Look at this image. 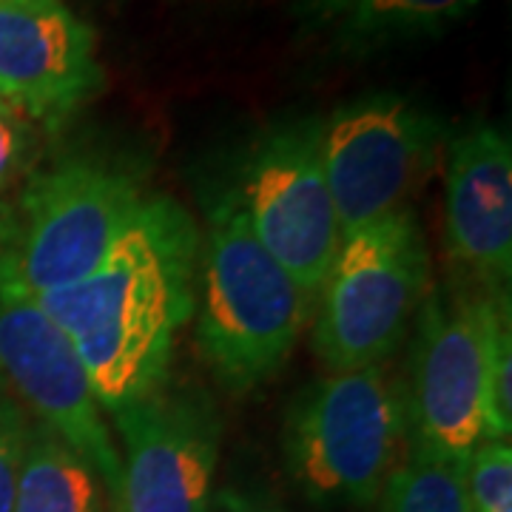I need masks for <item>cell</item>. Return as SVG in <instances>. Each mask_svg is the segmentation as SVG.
Returning a JSON list of instances; mask_svg holds the SVG:
<instances>
[{
	"instance_id": "3957f363",
	"label": "cell",
	"mask_w": 512,
	"mask_h": 512,
	"mask_svg": "<svg viewBox=\"0 0 512 512\" xmlns=\"http://www.w3.org/2000/svg\"><path fill=\"white\" fill-rule=\"evenodd\" d=\"M407 447L404 387L382 365L328 370L305 384L285 413V470L316 510L376 504Z\"/></svg>"
},
{
	"instance_id": "277c9868",
	"label": "cell",
	"mask_w": 512,
	"mask_h": 512,
	"mask_svg": "<svg viewBox=\"0 0 512 512\" xmlns=\"http://www.w3.org/2000/svg\"><path fill=\"white\" fill-rule=\"evenodd\" d=\"M430 279L416 211L402 208L348 234L313 299V353L330 373L379 367L410 336Z\"/></svg>"
},
{
	"instance_id": "4fadbf2b",
	"label": "cell",
	"mask_w": 512,
	"mask_h": 512,
	"mask_svg": "<svg viewBox=\"0 0 512 512\" xmlns=\"http://www.w3.org/2000/svg\"><path fill=\"white\" fill-rule=\"evenodd\" d=\"M481 0H302V12L342 49H373L433 35L473 12Z\"/></svg>"
},
{
	"instance_id": "9a60e30c",
	"label": "cell",
	"mask_w": 512,
	"mask_h": 512,
	"mask_svg": "<svg viewBox=\"0 0 512 512\" xmlns=\"http://www.w3.org/2000/svg\"><path fill=\"white\" fill-rule=\"evenodd\" d=\"M379 501L382 512H473L464 493V467L413 444Z\"/></svg>"
},
{
	"instance_id": "8fae6325",
	"label": "cell",
	"mask_w": 512,
	"mask_h": 512,
	"mask_svg": "<svg viewBox=\"0 0 512 512\" xmlns=\"http://www.w3.org/2000/svg\"><path fill=\"white\" fill-rule=\"evenodd\" d=\"M103 89L97 40L63 0H0V100L60 128Z\"/></svg>"
},
{
	"instance_id": "5b68a950",
	"label": "cell",
	"mask_w": 512,
	"mask_h": 512,
	"mask_svg": "<svg viewBox=\"0 0 512 512\" xmlns=\"http://www.w3.org/2000/svg\"><path fill=\"white\" fill-rule=\"evenodd\" d=\"M495 293L461 282L430 288L413 322L410 444L461 464L490 441V330Z\"/></svg>"
},
{
	"instance_id": "7a4b0ae2",
	"label": "cell",
	"mask_w": 512,
	"mask_h": 512,
	"mask_svg": "<svg viewBox=\"0 0 512 512\" xmlns=\"http://www.w3.org/2000/svg\"><path fill=\"white\" fill-rule=\"evenodd\" d=\"M313 296L268 254L228 188L208 211L197 265V350L234 396L288 365L311 322Z\"/></svg>"
},
{
	"instance_id": "ba28073f",
	"label": "cell",
	"mask_w": 512,
	"mask_h": 512,
	"mask_svg": "<svg viewBox=\"0 0 512 512\" xmlns=\"http://www.w3.org/2000/svg\"><path fill=\"white\" fill-rule=\"evenodd\" d=\"M0 384L40 424L69 441L100 473L111 495L120 473L117 444L69 333L43 311L0 245Z\"/></svg>"
},
{
	"instance_id": "5bb4252c",
	"label": "cell",
	"mask_w": 512,
	"mask_h": 512,
	"mask_svg": "<svg viewBox=\"0 0 512 512\" xmlns=\"http://www.w3.org/2000/svg\"><path fill=\"white\" fill-rule=\"evenodd\" d=\"M12 512H109V493L69 441L32 419Z\"/></svg>"
},
{
	"instance_id": "d6986e66",
	"label": "cell",
	"mask_w": 512,
	"mask_h": 512,
	"mask_svg": "<svg viewBox=\"0 0 512 512\" xmlns=\"http://www.w3.org/2000/svg\"><path fill=\"white\" fill-rule=\"evenodd\" d=\"M37 151V134L32 123L12 111H0V191L12 185L32 165Z\"/></svg>"
},
{
	"instance_id": "e0dca14e",
	"label": "cell",
	"mask_w": 512,
	"mask_h": 512,
	"mask_svg": "<svg viewBox=\"0 0 512 512\" xmlns=\"http://www.w3.org/2000/svg\"><path fill=\"white\" fill-rule=\"evenodd\" d=\"M512 436V313L510 291L495 293L490 330V441Z\"/></svg>"
},
{
	"instance_id": "52a82bcc",
	"label": "cell",
	"mask_w": 512,
	"mask_h": 512,
	"mask_svg": "<svg viewBox=\"0 0 512 512\" xmlns=\"http://www.w3.org/2000/svg\"><path fill=\"white\" fill-rule=\"evenodd\" d=\"M146 200L114 165L63 160L26 180L12 242L3 245L35 296L77 285L97 271Z\"/></svg>"
},
{
	"instance_id": "ac0fdd59",
	"label": "cell",
	"mask_w": 512,
	"mask_h": 512,
	"mask_svg": "<svg viewBox=\"0 0 512 512\" xmlns=\"http://www.w3.org/2000/svg\"><path fill=\"white\" fill-rule=\"evenodd\" d=\"M32 416L0 384V512H12Z\"/></svg>"
},
{
	"instance_id": "9c48e42d",
	"label": "cell",
	"mask_w": 512,
	"mask_h": 512,
	"mask_svg": "<svg viewBox=\"0 0 512 512\" xmlns=\"http://www.w3.org/2000/svg\"><path fill=\"white\" fill-rule=\"evenodd\" d=\"M319 123L291 120L265 131L231 185L259 245L313 299L345 239L322 168Z\"/></svg>"
},
{
	"instance_id": "ffe728a7",
	"label": "cell",
	"mask_w": 512,
	"mask_h": 512,
	"mask_svg": "<svg viewBox=\"0 0 512 512\" xmlns=\"http://www.w3.org/2000/svg\"><path fill=\"white\" fill-rule=\"evenodd\" d=\"M211 512H288L271 495L256 493V490H239L225 487L217 490L211 498Z\"/></svg>"
},
{
	"instance_id": "44dd1931",
	"label": "cell",
	"mask_w": 512,
	"mask_h": 512,
	"mask_svg": "<svg viewBox=\"0 0 512 512\" xmlns=\"http://www.w3.org/2000/svg\"><path fill=\"white\" fill-rule=\"evenodd\" d=\"M0 111H9V109H6V103H3V100H0Z\"/></svg>"
},
{
	"instance_id": "7c38bea8",
	"label": "cell",
	"mask_w": 512,
	"mask_h": 512,
	"mask_svg": "<svg viewBox=\"0 0 512 512\" xmlns=\"http://www.w3.org/2000/svg\"><path fill=\"white\" fill-rule=\"evenodd\" d=\"M444 251L461 285L507 293L512 279V146L476 120L444 146Z\"/></svg>"
},
{
	"instance_id": "6da1fadb",
	"label": "cell",
	"mask_w": 512,
	"mask_h": 512,
	"mask_svg": "<svg viewBox=\"0 0 512 512\" xmlns=\"http://www.w3.org/2000/svg\"><path fill=\"white\" fill-rule=\"evenodd\" d=\"M200 228L180 202L148 194L97 271L37 296L69 333L103 413L157 390L197 311Z\"/></svg>"
},
{
	"instance_id": "30bf717a",
	"label": "cell",
	"mask_w": 512,
	"mask_h": 512,
	"mask_svg": "<svg viewBox=\"0 0 512 512\" xmlns=\"http://www.w3.org/2000/svg\"><path fill=\"white\" fill-rule=\"evenodd\" d=\"M111 421L120 436L111 512H211L222 419L205 390L165 379Z\"/></svg>"
},
{
	"instance_id": "2e32d148",
	"label": "cell",
	"mask_w": 512,
	"mask_h": 512,
	"mask_svg": "<svg viewBox=\"0 0 512 512\" xmlns=\"http://www.w3.org/2000/svg\"><path fill=\"white\" fill-rule=\"evenodd\" d=\"M464 493L473 512H512L510 441H481L464 461Z\"/></svg>"
},
{
	"instance_id": "8992f818",
	"label": "cell",
	"mask_w": 512,
	"mask_h": 512,
	"mask_svg": "<svg viewBox=\"0 0 512 512\" xmlns=\"http://www.w3.org/2000/svg\"><path fill=\"white\" fill-rule=\"evenodd\" d=\"M444 146V123L402 94H367L325 117L319 151L342 237L410 208Z\"/></svg>"
}]
</instances>
